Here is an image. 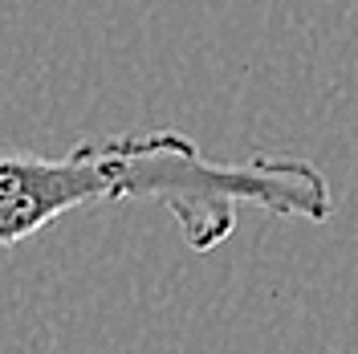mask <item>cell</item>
Instances as JSON below:
<instances>
[{
  "label": "cell",
  "mask_w": 358,
  "mask_h": 354,
  "mask_svg": "<svg viewBox=\"0 0 358 354\" xmlns=\"http://www.w3.org/2000/svg\"><path fill=\"white\" fill-rule=\"evenodd\" d=\"M114 199L163 204L196 253H212L236 228L241 208L313 224L334 208L326 176L306 159L224 163L179 131H143L86 139L66 155H0V248L37 236L66 212Z\"/></svg>",
  "instance_id": "cell-1"
}]
</instances>
